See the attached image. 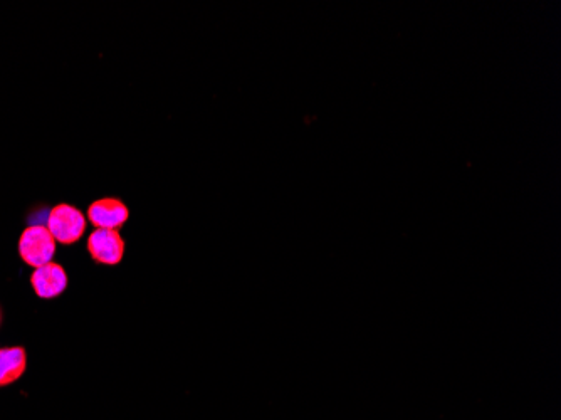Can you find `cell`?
Masks as SVG:
<instances>
[{
	"mask_svg": "<svg viewBox=\"0 0 561 420\" xmlns=\"http://www.w3.org/2000/svg\"><path fill=\"white\" fill-rule=\"evenodd\" d=\"M88 219L83 212L71 204H58L51 209L48 216V229L56 242L71 246L84 236Z\"/></svg>",
	"mask_w": 561,
	"mask_h": 420,
	"instance_id": "obj_2",
	"label": "cell"
},
{
	"mask_svg": "<svg viewBox=\"0 0 561 420\" xmlns=\"http://www.w3.org/2000/svg\"><path fill=\"white\" fill-rule=\"evenodd\" d=\"M0 323H2V310H0Z\"/></svg>",
	"mask_w": 561,
	"mask_h": 420,
	"instance_id": "obj_7",
	"label": "cell"
},
{
	"mask_svg": "<svg viewBox=\"0 0 561 420\" xmlns=\"http://www.w3.org/2000/svg\"><path fill=\"white\" fill-rule=\"evenodd\" d=\"M27 368V352L24 347H9L0 350V387L17 382Z\"/></svg>",
	"mask_w": 561,
	"mask_h": 420,
	"instance_id": "obj_6",
	"label": "cell"
},
{
	"mask_svg": "<svg viewBox=\"0 0 561 420\" xmlns=\"http://www.w3.org/2000/svg\"><path fill=\"white\" fill-rule=\"evenodd\" d=\"M128 217H130L128 207L120 199H113V197L96 200L88 207V221L95 226V229L120 231L128 221Z\"/></svg>",
	"mask_w": 561,
	"mask_h": 420,
	"instance_id": "obj_4",
	"label": "cell"
},
{
	"mask_svg": "<svg viewBox=\"0 0 561 420\" xmlns=\"http://www.w3.org/2000/svg\"><path fill=\"white\" fill-rule=\"evenodd\" d=\"M56 239L46 226L27 227L19 239V254L27 266L37 269L44 264L53 263L56 254Z\"/></svg>",
	"mask_w": 561,
	"mask_h": 420,
	"instance_id": "obj_1",
	"label": "cell"
},
{
	"mask_svg": "<svg viewBox=\"0 0 561 420\" xmlns=\"http://www.w3.org/2000/svg\"><path fill=\"white\" fill-rule=\"evenodd\" d=\"M86 249L95 263L116 266L125 258V239L120 231L95 229L88 237Z\"/></svg>",
	"mask_w": 561,
	"mask_h": 420,
	"instance_id": "obj_3",
	"label": "cell"
},
{
	"mask_svg": "<svg viewBox=\"0 0 561 420\" xmlns=\"http://www.w3.org/2000/svg\"><path fill=\"white\" fill-rule=\"evenodd\" d=\"M32 288L34 293L41 300H53L58 298L59 294H63L68 288V273L64 271L63 266L58 263H48L41 268L34 269L31 276Z\"/></svg>",
	"mask_w": 561,
	"mask_h": 420,
	"instance_id": "obj_5",
	"label": "cell"
}]
</instances>
